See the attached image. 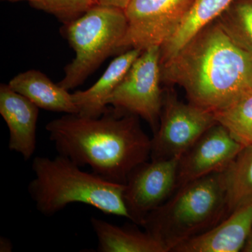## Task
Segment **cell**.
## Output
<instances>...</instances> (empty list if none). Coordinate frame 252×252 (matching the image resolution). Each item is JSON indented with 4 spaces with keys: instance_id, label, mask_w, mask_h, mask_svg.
Listing matches in <instances>:
<instances>
[{
    "instance_id": "20",
    "label": "cell",
    "mask_w": 252,
    "mask_h": 252,
    "mask_svg": "<svg viewBox=\"0 0 252 252\" xmlns=\"http://www.w3.org/2000/svg\"><path fill=\"white\" fill-rule=\"evenodd\" d=\"M1 1H26L32 7L53 15L63 25L75 21L89 9L98 4L97 0H1Z\"/></svg>"
},
{
    "instance_id": "8",
    "label": "cell",
    "mask_w": 252,
    "mask_h": 252,
    "mask_svg": "<svg viewBox=\"0 0 252 252\" xmlns=\"http://www.w3.org/2000/svg\"><path fill=\"white\" fill-rule=\"evenodd\" d=\"M195 0H131L127 28L118 52L161 47L180 28Z\"/></svg>"
},
{
    "instance_id": "5",
    "label": "cell",
    "mask_w": 252,
    "mask_h": 252,
    "mask_svg": "<svg viewBox=\"0 0 252 252\" xmlns=\"http://www.w3.org/2000/svg\"><path fill=\"white\" fill-rule=\"evenodd\" d=\"M127 28L124 10L101 4L63 25L61 32L75 58L64 67L59 85L69 91L82 84L108 56L118 52Z\"/></svg>"
},
{
    "instance_id": "21",
    "label": "cell",
    "mask_w": 252,
    "mask_h": 252,
    "mask_svg": "<svg viewBox=\"0 0 252 252\" xmlns=\"http://www.w3.org/2000/svg\"><path fill=\"white\" fill-rule=\"evenodd\" d=\"M98 4L113 6L119 9L125 10L131 0H97Z\"/></svg>"
},
{
    "instance_id": "19",
    "label": "cell",
    "mask_w": 252,
    "mask_h": 252,
    "mask_svg": "<svg viewBox=\"0 0 252 252\" xmlns=\"http://www.w3.org/2000/svg\"><path fill=\"white\" fill-rule=\"evenodd\" d=\"M217 20L233 40L252 56V0H234Z\"/></svg>"
},
{
    "instance_id": "7",
    "label": "cell",
    "mask_w": 252,
    "mask_h": 252,
    "mask_svg": "<svg viewBox=\"0 0 252 252\" xmlns=\"http://www.w3.org/2000/svg\"><path fill=\"white\" fill-rule=\"evenodd\" d=\"M215 114L184 103L171 90L164 93L158 128L152 138V160L180 158L210 127L217 124Z\"/></svg>"
},
{
    "instance_id": "18",
    "label": "cell",
    "mask_w": 252,
    "mask_h": 252,
    "mask_svg": "<svg viewBox=\"0 0 252 252\" xmlns=\"http://www.w3.org/2000/svg\"><path fill=\"white\" fill-rule=\"evenodd\" d=\"M214 114L217 122L224 126L239 143L244 147L252 144V91Z\"/></svg>"
},
{
    "instance_id": "13",
    "label": "cell",
    "mask_w": 252,
    "mask_h": 252,
    "mask_svg": "<svg viewBox=\"0 0 252 252\" xmlns=\"http://www.w3.org/2000/svg\"><path fill=\"white\" fill-rule=\"evenodd\" d=\"M142 50L131 49L124 51L112 62L95 84L86 91L72 94L73 100L84 117H99L108 109L107 100L122 82Z\"/></svg>"
},
{
    "instance_id": "12",
    "label": "cell",
    "mask_w": 252,
    "mask_h": 252,
    "mask_svg": "<svg viewBox=\"0 0 252 252\" xmlns=\"http://www.w3.org/2000/svg\"><path fill=\"white\" fill-rule=\"evenodd\" d=\"M252 225V203L237 209L215 226L180 244L172 252H240Z\"/></svg>"
},
{
    "instance_id": "15",
    "label": "cell",
    "mask_w": 252,
    "mask_h": 252,
    "mask_svg": "<svg viewBox=\"0 0 252 252\" xmlns=\"http://www.w3.org/2000/svg\"><path fill=\"white\" fill-rule=\"evenodd\" d=\"M91 223L99 252H167L162 244L146 230L118 226L94 217H91Z\"/></svg>"
},
{
    "instance_id": "3",
    "label": "cell",
    "mask_w": 252,
    "mask_h": 252,
    "mask_svg": "<svg viewBox=\"0 0 252 252\" xmlns=\"http://www.w3.org/2000/svg\"><path fill=\"white\" fill-rule=\"evenodd\" d=\"M34 178L28 192L38 211L50 217L72 203H83L107 215L125 217V185L114 183L94 172L81 170L67 157H35L32 164Z\"/></svg>"
},
{
    "instance_id": "17",
    "label": "cell",
    "mask_w": 252,
    "mask_h": 252,
    "mask_svg": "<svg viewBox=\"0 0 252 252\" xmlns=\"http://www.w3.org/2000/svg\"><path fill=\"white\" fill-rule=\"evenodd\" d=\"M225 172L230 215L252 203V144L244 147Z\"/></svg>"
},
{
    "instance_id": "4",
    "label": "cell",
    "mask_w": 252,
    "mask_h": 252,
    "mask_svg": "<svg viewBox=\"0 0 252 252\" xmlns=\"http://www.w3.org/2000/svg\"><path fill=\"white\" fill-rule=\"evenodd\" d=\"M228 215L226 172H217L177 189L147 215L142 226L169 252Z\"/></svg>"
},
{
    "instance_id": "9",
    "label": "cell",
    "mask_w": 252,
    "mask_h": 252,
    "mask_svg": "<svg viewBox=\"0 0 252 252\" xmlns=\"http://www.w3.org/2000/svg\"><path fill=\"white\" fill-rule=\"evenodd\" d=\"M180 158L152 160L136 167L127 177L124 200L129 220L142 225L150 212L175 193Z\"/></svg>"
},
{
    "instance_id": "22",
    "label": "cell",
    "mask_w": 252,
    "mask_h": 252,
    "mask_svg": "<svg viewBox=\"0 0 252 252\" xmlns=\"http://www.w3.org/2000/svg\"><path fill=\"white\" fill-rule=\"evenodd\" d=\"M11 250H12V243H11L9 239L1 238L0 239V252H11Z\"/></svg>"
},
{
    "instance_id": "23",
    "label": "cell",
    "mask_w": 252,
    "mask_h": 252,
    "mask_svg": "<svg viewBox=\"0 0 252 252\" xmlns=\"http://www.w3.org/2000/svg\"><path fill=\"white\" fill-rule=\"evenodd\" d=\"M243 252H252V225L249 232L248 237H247L246 241L244 245Z\"/></svg>"
},
{
    "instance_id": "6",
    "label": "cell",
    "mask_w": 252,
    "mask_h": 252,
    "mask_svg": "<svg viewBox=\"0 0 252 252\" xmlns=\"http://www.w3.org/2000/svg\"><path fill=\"white\" fill-rule=\"evenodd\" d=\"M161 81L160 46L144 50L107 99V106L142 118L155 133L163 103Z\"/></svg>"
},
{
    "instance_id": "11",
    "label": "cell",
    "mask_w": 252,
    "mask_h": 252,
    "mask_svg": "<svg viewBox=\"0 0 252 252\" xmlns=\"http://www.w3.org/2000/svg\"><path fill=\"white\" fill-rule=\"evenodd\" d=\"M39 109L9 84L0 86V114L9 128V149L26 160L35 152Z\"/></svg>"
},
{
    "instance_id": "16",
    "label": "cell",
    "mask_w": 252,
    "mask_h": 252,
    "mask_svg": "<svg viewBox=\"0 0 252 252\" xmlns=\"http://www.w3.org/2000/svg\"><path fill=\"white\" fill-rule=\"evenodd\" d=\"M234 0H195L180 28L160 47V63H165L183 47L196 33L213 22Z\"/></svg>"
},
{
    "instance_id": "2",
    "label": "cell",
    "mask_w": 252,
    "mask_h": 252,
    "mask_svg": "<svg viewBox=\"0 0 252 252\" xmlns=\"http://www.w3.org/2000/svg\"><path fill=\"white\" fill-rule=\"evenodd\" d=\"M138 117L109 108L99 117L65 114L46 124L60 155L114 183L125 185L131 172L151 158L152 139Z\"/></svg>"
},
{
    "instance_id": "10",
    "label": "cell",
    "mask_w": 252,
    "mask_h": 252,
    "mask_svg": "<svg viewBox=\"0 0 252 252\" xmlns=\"http://www.w3.org/2000/svg\"><path fill=\"white\" fill-rule=\"evenodd\" d=\"M244 147L217 123L180 158L177 189L205 176L225 171Z\"/></svg>"
},
{
    "instance_id": "1",
    "label": "cell",
    "mask_w": 252,
    "mask_h": 252,
    "mask_svg": "<svg viewBox=\"0 0 252 252\" xmlns=\"http://www.w3.org/2000/svg\"><path fill=\"white\" fill-rule=\"evenodd\" d=\"M161 80L180 86L190 103L217 112L252 91V56L217 19L161 64Z\"/></svg>"
},
{
    "instance_id": "14",
    "label": "cell",
    "mask_w": 252,
    "mask_h": 252,
    "mask_svg": "<svg viewBox=\"0 0 252 252\" xmlns=\"http://www.w3.org/2000/svg\"><path fill=\"white\" fill-rule=\"evenodd\" d=\"M13 90L23 94L39 109L64 114H79V109L69 94L40 71L31 69L20 73L9 82Z\"/></svg>"
}]
</instances>
